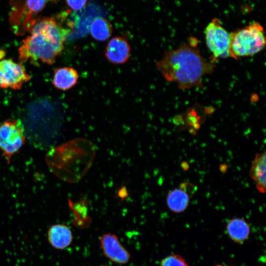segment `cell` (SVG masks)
<instances>
[{
	"label": "cell",
	"mask_w": 266,
	"mask_h": 266,
	"mask_svg": "<svg viewBox=\"0 0 266 266\" xmlns=\"http://www.w3.org/2000/svg\"><path fill=\"white\" fill-rule=\"evenodd\" d=\"M192 38L174 50L166 51L157 63V69L167 81L176 83L181 89L200 87L203 77L212 73L214 64L206 61Z\"/></svg>",
	"instance_id": "1"
},
{
	"label": "cell",
	"mask_w": 266,
	"mask_h": 266,
	"mask_svg": "<svg viewBox=\"0 0 266 266\" xmlns=\"http://www.w3.org/2000/svg\"><path fill=\"white\" fill-rule=\"evenodd\" d=\"M70 32L69 28L64 26L60 17L38 20L19 48L20 60L53 64L62 52L65 42Z\"/></svg>",
	"instance_id": "2"
},
{
	"label": "cell",
	"mask_w": 266,
	"mask_h": 266,
	"mask_svg": "<svg viewBox=\"0 0 266 266\" xmlns=\"http://www.w3.org/2000/svg\"><path fill=\"white\" fill-rule=\"evenodd\" d=\"M61 152L62 175L65 180L76 182L81 179L91 166L96 150L88 139L77 138L62 146Z\"/></svg>",
	"instance_id": "3"
},
{
	"label": "cell",
	"mask_w": 266,
	"mask_h": 266,
	"mask_svg": "<svg viewBox=\"0 0 266 266\" xmlns=\"http://www.w3.org/2000/svg\"><path fill=\"white\" fill-rule=\"evenodd\" d=\"M230 34V57L235 60L254 55L266 45L264 29L258 22L251 23Z\"/></svg>",
	"instance_id": "4"
},
{
	"label": "cell",
	"mask_w": 266,
	"mask_h": 266,
	"mask_svg": "<svg viewBox=\"0 0 266 266\" xmlns=\"http://www.w3.org/2000/svg\"><path fill=\"white\" fill-rule=\"evenodd\" d=\"M25 139V130L21 120L10 119L0 125V149L8 163L24 144Z\"/></svg>",
	"instance_id": "5"
},
{
	"label": "cell",
	"mask_w": 266,
	"mask_h": 266,
	"mask_svg": "<svg viewBox=\"0 0 266 266\" xmlns=\"http://www.w3.org/2000/svg\"><path fill=\"white\" fill-rule=\"evenodd\" d=\"M59 0H13L11 14V22L13 28L18 33L20 25L22 31L31 29L35 20L34 15L41 12L49 2H56Z\"/></svg>",
	"instance_id": "6"
},
{
	"label": "cell",
	"mask_w": 266,
	"mask_h": 266,
	"mask_svg": "<svg viewBox=\"0 0 266 266\" xmlns=\"http://www.w3.org/2000/svg\"><path fill=\"white\" fill-rule=\"evenodd\" d=\"M206 45L212 53V62L220 58L230 57L231 34L218 18H214L204 31Z\"/></svg>",
	"instance_id": "7"
},
{
	"label": "cell",
	"mask_w": 266,
	"mask_h": 266,
	"mask_svg": "<svg viewBox=\"0 0 266 266\" xmlns=\"http://www.w3.org/2000/svg\"><path fill=\"white\" fill-rule=\"evenodd\" d=\"M31 76L20 63L10 59L0 60V88L20 89Z\"/></svg>",
	"instance_id": "8"
},
{
	"label": "cell",
	"mask_w": 266,
	"mask_h": 266,
	"mask_svg": "<svg viewBox=\"0 0 266 266\" xmlns=\"http://www.w3.org/2000/svg\"><path fill=\"white\" fill-rule=\"evenodd\" d=\"M100 239L101 249L107 258L120 264H125L129 262L130 254L116 235L110 233L104 234Z\"/></svg>",
	"instance_id": "9"
},
{
	"label": "cell",
	"mask_w": 266,
	"mask_h": 266,
	"mask_svg": "<svg viewBox=\"0 0 266 266\" xmlns=\"http://www.w3.org/2000/svg\"><path fill=\"white\" fill-rule=\"evenodd\" d=\"M131 50L130 45L125 38L115 36L107 43L104 55L106 59L112 64H123L129 60Z\"/></svg>",
	"instance_id": "10"
},
{
	"label": "cell",
	"mask_w": 266,
	"mask_h": 266,
	"mask_svg": "<svg viewBox=\"0 0 266 266\" xmlns=\"http://www.w3.org/2000/svg\"><path fill=\"white\" fill-rule=\"evenodd\" d=\"M72 239L71 231L66 225H54L48 230V241L56 249L63 250L66 248L71 244Z\"/></svg>",
	"instance_id": "11"
},
{
	"label": "cell",
	"mask_w": 266,
	"mask_h": 266,
	"mask_svg": "<svg viewBox=\"0 0 266 266\" xmlns=\"http://www.w3.org/2000/svg\"><path fill=\"white\" fill-rule=\"evenodd\" d=\"M78 79V74L72 67L64 66L56 68L54 72L53 85L59 90H68L74 86Z\"/></svg>",
	"instance_id": "12"
},
{
	"label": "cell",
	"mask_w": 266,
	"mask_h": 266,
	"mask_svg": "<svg viewBox=\"0 0 266 266\" xmlns=\"http://www.w3.org/2000/svg\"><path fill=\"white\" fill-rule=\"evenodd\" d=\"M250 177L256 183V188L261 193L266 192V154L257 153L250 170Z\"/></svg>",
	"instance_id": "13"
},
{
	"label": "cell",
	"mask_w": 266,
	"mask_h": 266,
	"mask_svg": "<svg viewBox=\"0 0 266 266\" xmlns=\"http://www.w3.org/2000/svg\"><path fill=\"white\" fill-rule=\"evenodd\" d=\"M226 231L232 240L242 244L248 238L250 229L249 224L243 219L235 218L228 222Z\"/></svg>",
	"instance_id": "14"
},
{
	"label": "cell",
	"mask_w": 266,
	"mask_h": 266,
	"mask_svg": "<svg viewBox=\"0 0 266 266\" xmlns=\"http://www.w3.org/2000/svg\"><path fill=\"white\" fill-rule=\"evenodd\" d=\"M189 200L188 194L181 188H175L171 190L166 198L168 207L175 213L184 211L188 206Z\"/></svg>",
	"instance_id": "15"
},
{
	"label": "cell",
	"mask_w": 266,
	"mask_h": 266,
	"mask_svg": "<svg viewBox=\"0 0 266 266\" xmlns=\"http://www.w3.org/2000/svg\"><path fill=\"white\" fill-rule=\"evenodd\" d=\"M89 31L94 39L98 41H104L111 35L112 25L107 19L99 17L92 22Z\"/></svg>",
	"instance_id": "16"
},
{
	"label": "cell",
	"mask_w": 266,
	"mask_h": 266,
	"mask_svg": "<svg viewBox=\"0 0 266 266\" xmlns=\"http://www.w3.org/2000/svg\"><path fill=\"white\" fill-rule=\"evenodd\" d=\"M161 266H189L185 259L177 254H172L163 259Z\"/></svg>",
	"instance_id": "17"
},
{
	"label": "cell",
	"mask_w": 266,
	"mask_h": 266,
	"mask_svg": "<svg viewBox=\"0 0 266 266\" xmlns=\"http://www.w3.org/2000/svg\"><path fill=\"white\" fill-rule=\"evenodd\" d=\"M67 5L72 10H80L86 4L87 0H66Z\"/></svg>",
	"instance_id": "18"
},
{
	"label": "cell",
	"mask_w": 266,
	"mask_h": 266,
	"mask_svg": "<svg viewBox=\"0 0 266 266\" xmlns=\"http://www.w3.org/2000/svg\"><path fill=\"white\" fill-rule=\"evenodd\" d=\"M227 168V166L225 164H222L220 166V169L222 172H225Z\"/></svg>",
	"instance_id": "19"
},
{
	"label": "cell",
	"mask_w": 266,
	"mask_h": 266,
	"mask_svg": "<svg viewBox=\"0 0 266 266\" xmlns=\"http://www.w3.org/2000/svg\"><path fill=\"white\" fill-rule=\"evenodd\" d=\"M182 167L183 168V169L184 170H187L189 168V166H188V164L186 162H183L182 164Z\"/></svg>",
	"instance_id": "20"
},
{
	"label": "cell",
	"mask_w": 266,
	"mask_h": 266,
	"mask_svg": "<svg viewBox=\"0 0 266 266\" xmlns=\"http://www.w3.org/2000/svg\"><path fill=\"white\" fill-rule=\"evenodd\" d=\"M222 266V265H217V266Z\"/></svg>",
	"instance_id": "21"
}]
</instances>
